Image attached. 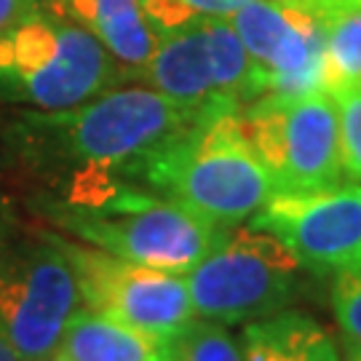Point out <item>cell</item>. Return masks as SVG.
Returning <instances> with one entry per match:
<instances>
[{"label": "cell", "mask_w": 361, "mask_h": 361, "mask_svg": "<svg viewBox=\"0 0 361 361\" xmlns=\"http://www.w3.org/2000/svg\"><path fill=\"white\" fill-rule=\"evenodd\" d=\"M16 140L30 155L75 164L73 174H107L137 185L145 161L204 118L155 89H110L59 113L22 116Z\"/></svg>", "instance_id": "1"}, {"label": "cell", "mask_w": 361, "mask_h": 361, "mask_svg": "<svg viewBox=\"0 0 361 361\" xmlns=\"http://www.w3.org/2000/svg\"><path fill=\"white\" fill-rule=\"evenodd\" d=\"M134 182L222 228L255 217L276 193L271 174L246 140L241 113H217L198 121L180 140L145 161Z\"/></svg>", "instance_id": "2"}, {"label": "cell", "mask_w": 361, "mask_h": 361, "mask_svg": "<svg viewBox=\"0 0 361 361\" xmlns=\"http://www.w3.org/2000/svg\"><path fill=\"white\" fill-rule=\"evenodd\" d=\"M54 219L113 257L174 276L193 271L228 231L131 182L91 207H54Z\"/></svg>", "instance_id": "3"}, {"label": "cell", "mask_w": 361, "mask_h": 361, "mask_svg": "<svg viewBox=\"0 0 361 361\" xmlns=\"http://www.w3.org/2000/svg\"><path fill=\"white\" fill-rule=\"evenodd\" d=\"M118 78L113 54L91 30L27 16L0 35V99L59 113L99 97Z\"/></svg>", "instance_id": "4"}, {"label": "cell", "mask_w": 361, "mask_h": 361, "mask_svg": "<svg viewBox=\"0 0 361 361\" xmlns=\"http://www.w3.org/2000/svg\"><path fill=\"white\" fill-rule=\"evenodd\" d=\"M80 310V286L62 238H0V335L22 361L56 356Z\"/></svg>", "instance_id": "5"}, {"label": "cell", "mask_w": 361, "mask_h": 361, "mask_svg": "<svg viewBox=\"0 0 361 361\" xmlns=\"http://www.w3.org/2000/svg\"><path fill=\"white\" fill-rule=\"evenodd\" d=\"M300 268L273 233L246 225L228 228L222 241L188 273L185 284L201 319L225 326L252 324L289 305Z\"/></svg>", "instance_id": "6"}, {"label": "cell", "mask_w": 361, "mask_h": 361, "mask_svg": "<svg viewBox=\"0 0 361 361\" xmlns=\"http://www.w3.org/2000/svg\"><path fill=\"white\" fill-rule=\"evenodd\" d=\"M241 121L276 193L326 190L343 182L340 113L332 94L262 97L246 107Z\"/></svg>", "instance_id": "7"}, {"label": "cell", "mask_w": 361, "mask_h": 361, "mask_svg": "<svg viewBox=\"0 0 361 361\" xmlns=\"http://www.w3.org/2000/svg\"><path fill=\"white\" fill-rule=\"evenodd\" d=\"M75 268L80 302L145 335L171 343L195 319V308L182 276L134 265L97 246L62 241Z\"/></svg>", "instance_id": "8"}, {"label": "cell", "mask_w": 361, "mask_h": 361, "mask_svg": "<svg viewBox=\"0 0 361 361\" xmlns=\"http://www.w3.org/2000/svg\"><path fill=\"white\" fill-rule=\"evenodd\" d=\"M252 225L273 233L313 273L361 271L359 182L308 193H273Z\"/></svg>", "instance_id": "9"}, {"label": "cell", "mask_w": 361, "mask_h": 361, "mask_svg": "<svg viewBox=\"0 0 361 361\" xmlns=\"http://www.w3.org/2000/svg\"><path fill=\"white\" fill-rule=\"evenodd\" d=\"M228 19L257 67L265 97L324 91V22L310 6L257 0Z\"/></svg>", "instance_id": "10"}, {"label": "cell", "mask_w": 361, "mask_h": 361, "mask_svg": "<svg viewBox=\"0 0 361 361\" xmlns=\"http://www.w3.org/2000/svg\"><path fill=\"white\" fill-rule=\"evenodd\" d=\"M140 73L150 89L164 94L166 99L198 118L217 116V113H238L219 97L212 51H209V40L201 19L180 30L164 32L158 38L150 62Z\"/></svg>", "instance_id": "11"}, {"label": "cell", "mask_w": 361, "mask_h": 361, "mask_svg": "<svg viewBox=\"0 0 361 361\" xmlns=\"http://www.w3.org/2000/svg\"><path fill=\"white\" fill-rule=\"evenodd\" d=\"M62 13H73L104 43L121 65L142 70L155 46V32L142 11V0H56Z\"/></svg>", "instance_id": "12"}, {"label": "cell", "mask_w": 361, "mask_h": 361, "mask_svg": "<svg viewBox=\"0 0 361 361\" xmlns=\"http://www.w3.org/2000/svg\"><path fill=\"white\" fill-rule=\"evenodd\" d=\"M56 353L67 361H161L171 350L158 337L83 308L67 324Z\"/></svg>", "instance_id": "13"}, {"label": "cell", "mask_w": 361, "mask_h": 361, "mask_svg": "<svg viewBox=\"0 0 361 361\" xmlns=\"http://www.w3.org/2000/svg\"><path fill=\"white\" fill-rule=\"evenodd\" d=\"M241 343L244 361H340L326 329L300 310L246 324Z\"/></svg>", "instance_id": "14"}, {"label": "cell", "mask_w": 361, "mask_h": 361, "mask_svg": "<svg viewBox=\"0 0 361 361\" xmlns=\"http://www.w3.org/2000/svg\"><path fill=\"white\" fill-rule=\"evenodd\" d=\"M201 25H204V32H207L209 40L219 97L231 104L233 110L244 113L249 104L265 97L257 67H255L246 46L238 38L235 27L231 25V19H225V16H204Z\"/></svg>", "instance_id": "15"}, {"label": "cell", "mask_w": 361, "mask_h": 361, "mask_svg": "<svg viewBox=\"0 0 361 361\" xmlns=\"http://www.w3.org/2000/svg\"><path fill=\"white\" fill-rule=\"evenodd\" d=\"M319 16L324 22L322 89L332 97L361 89V6H345Z\"/></svg>", "instance_id": "16"}, {"label": "cell", "mask_w": 361, "mask_h": 361, "mask_svg": "<svg viewBox=\"0 0 361 361\" xmlns=\"http://www.w3.org/2000/svg\"><path fill=\"white\" fill-rule=\"evenodd\" d=\"M169 350L177 361H244V350L225 324L190 322L180 335L169 343Z\"/></svg>", "instance_id": "17"}, {"label": "cell", "mask_w": 361, "mask_h": 361, "mask_svg": "<svg viewBox=\"0 0 361 361\" xmlns=\"http://www.w3.org/2000/svg\"><path fill=\"white\" fill-rule=\"evenodd\" d=\"M340 113V145L345 174L361 182V89H348L335 94Z\"/></svg>", "instance_id": "18"}, {"label": "cell", "mask_w": 361, "mask_h": 361, "mask_svg": "<svg viewBox=\"0 0 361 361\" xmlns=\"http://www.w3.org/2000/svg\"><path fill=\"white\" fill-rule=\"evenodd\" d=\"M332 305L345 345L361 348V271L337 273L332 286Z\"/></svg>", "instance_id": "19"}, {"label": "cell", "mask_w": 361, "mask_h": 361, "mask_svg": "<svg viewBox=\"0 0 361 361\" xmlns=\"http://www.w3.org/2000/svg\"><path fill=\"white\" fill-rule=\"evenodd\" d=\"M252 3H257V0H177V6L190 22L204 19V16H225L228 19Z\"/></svg>", "instance_id": "20"}, {"label": "cell", "mask_w": 361, "mask_h": 361, "mask_svg": "<svg viewBox=\"0 0 361 361\" xmlns=\"http://www.w3.org/2000/svg\"><path fill=\"white\" fill-rule=\"evenodd\" d=\"M35 13V3L32 0H0V35L22 25L27 16Z\"/></svg>", "instance_id": "21"}, {"label": "cell", "mask_w": 361, "mask_h": 361, "mask_svg": "<svg viewBox=\"0 0 361 361\" xmlns=\"http://www.w3.org/2000/svg\"><path fill=\"white\" fill-rule=\"evenodd\" d=\"M305 6H310L316 13H329L335 8H345V6H361V0H302Z\"/></svg>", "instance_id": "22"}, {"label": "cell", "mask_w": 361, "mask_h": 361, "mask_svg": "<svg viewBox=\"0 0 361 361\" xmlns=\"http://www.w3.org/2000/svg\"><path fill=\"white\" fill-rule=\"evenodd\" d=\"M0 361H22L16 353H13V348L8 345V340L0 335Z\"/></svg>", "instance_id": "23"}, {"label": "cell", "mask_w": 361, "mask_h": 361, "mask_svg": "<svg viewBox=\"0 0 361 361\" xmlns=\"http://www.w3.org/2000/svg\"><path fill=\"white\" fill-rule=\"evenodd\" d=\"M345 348H348L345 361H361V348H350V345H345Z\"/></svg>", "instance_id": "24"}, {"label": "cell", "mask_w": 361, "mask_h": 361, "mask_svg": "<svg viewBox=\"0 0 361 361\" xmlns=\"http://www.w3.org/2000/svg\"><path fill=\"white\" fill-rule=\"evenodd\" d=\"M46 361H67L65 356H59V353H56V356H51V359H46Z\"/></svg>", "instance_id": "25"}, {"label": "cell", "mask_w": 361, "mask_h": 361, "mask_svg": "<svg viewBox=\"0 0 361 361\" xmlns=\"http://www.w3.org/2000/svg\"><path fill=\"white\" fill-rule=\"evenodd\" d=\"M161 361H177V359H174V356H171V353H169L166 359H161Z\"/></svg>", "instance_id": "26"}]
</instances>
